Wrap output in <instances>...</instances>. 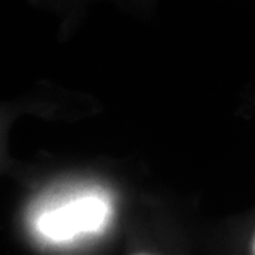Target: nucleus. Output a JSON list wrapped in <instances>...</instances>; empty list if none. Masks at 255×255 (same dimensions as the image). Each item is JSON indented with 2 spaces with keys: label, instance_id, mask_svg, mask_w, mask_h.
<instances>
[{
  "label": "nucleus",
  "instance_id": "nucleus-1",
  "mask_svg": "<svg viewBox=\"0 0 255 255\" xmlns=\"http://www.w3.org/2000/svg\"><path fill=\"white\" fill-rule=\"evenodd\" d=\"M110 201L101 194H84L44 211L36 221L37 231L54 243L71 241L101 233L111 220Z\"/></svg>",
  "mask_w": 255,
  "mask_h": 255
},
{
  "label": "nucleus",
  "instance_id": "nucleus-2",
  "mask_svg": "<svg viewBox=\"0 0 255 255\" xmlns=\"http://www.w3.org/2000/svg\"><path fill=\"white\" fill-rule=\"evenodd\" d=\"M253 253L255 254V236H254V241H253Z\"/></svg>",
  "mask_w": 255,
  "mask_h": 255
}]
</instances>
